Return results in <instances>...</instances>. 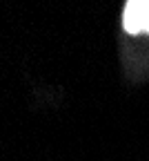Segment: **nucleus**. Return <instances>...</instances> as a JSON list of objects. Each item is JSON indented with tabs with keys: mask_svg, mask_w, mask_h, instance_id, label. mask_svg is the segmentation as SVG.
Segmentation results:
<instances>
[{
	"mask_svg": "<svg viewBox=\"0 0 149 161\" xmlns=\"http://www.w3.org/2000/svg\"><path fill=\"white\" fill-rule=\"evenodd\" d=\"M145 9L147 0H129L122 11V27L127 34H142L145 31Z\"/></svg>",
	"mask_w": 149,
	"mask_h": 161,
	"instance_id": "f257e3e1",
	"label": "nucleus"
},
{
	"mask_svg": "<svg viewBox=\"0 0 149 161\" xmlns=\"http://www.w3.org/2000/svg\"><path fill=\"white\" fill-rule=\"evenodd\" d=\"M145 31L149 34V3H147V9H145Z\"/></svg>",
	"mask_w": 149,
	"mask_h": 161,
	"instance_id": "f03ea898",
	"label": "nucleus"
}]
</instances>
